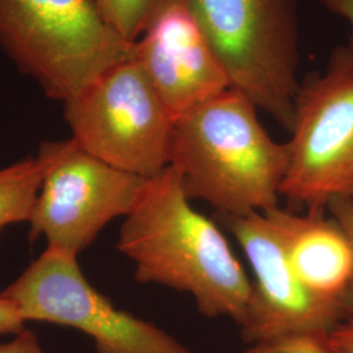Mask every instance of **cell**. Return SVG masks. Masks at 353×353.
Instances as JSON below:
<instances>
[{"label": "cell", "instance_id": "obj_1", "mask_svg": "<svg viewBox=\"0 0 353 353\" xmlns=\"http://www.w3.org/2000/svg\"><path fill=\"white\" fill-rule=\"evenodd\" d=\"M117 249L135 265V279L192 296L207 318L245 316L252 283L223 232L190 204L172 166L145 179L125 216Z\"/></svg>", "mask_w": 353, "mask_h": 353}, {"label": "cell", "instance_id": "obj_2", "mask_svg": "<svg viewBox=\"0 0 353 353\" xmlns=\"http://www.w3.org/2000/svg\"><path fill=\"white\" fill-rule=\"evenodd\" d=\"M256 110L229 88L176 119L169 166L190 201L230 216L278 207L290 148L270 137Z\"/></svg>", "mask_w": 353, "mask_h": 353}, {"label": "cell", "instance_id": "obj_3", "mask_svg": "<svg viewBox=\"0 0 353 353\" xmlns=\"http://www.w3.org/2000/svg\"><path fill=\"white\" fill-rule=\"evenodd\" d=\"M0 46L63 103L134 57V43L108 24L96 0H0Z\"/></svg>", "mask_w": 353, "mask_h": 353}, {"label": "cell", "instance_id": "obj_4", "mask_svg": "<svg viewBox=\"0 0 353 353\" xmlns=\"http://www.w3.org/2000/svg\"><path fill=\"white\" fill-rule=\"evenodd\" d=\"M230 79L280 126L292 130L300 90L297 0H188Z\"/></svg>", "mask_w": 353, "mask_h": 353}, {"label": "cell", "instance_id": "obj_5", "mask_svg": "<svg viewBox=\"0 0 353 353\" xmlns=\"http://www.w3.org/2000/svg\"><path fill=\"white\" fill-rule=\"evenodd\" d=\"M72 139L90 154L148 179L170 164L176 121L134 57L64 102Z\"/></svg>", "mask_w": 353, "mask_h": 353}, {"label": "cell", "instance_id": "obj_6", "mask_svg": "<svg viewBox=\"0 0 353 353\" xmlns=\"http://www.w3.org/2000/svg\"><path fill=\"white\" fill-rule=\"evenodd\" d=\"M41 189L29 220V239L77 256L117 217H125L145 183L103 163L75 140L43 141L37 156Z\"/></svg>", "mask_w": 353, "mask_h": 353}, {"label": "cell", "instance_id": "obj_7", "mask_svg": "<svg viewBox=\"0 0 353 353\" xmlns=\"http://www.w3.org/2000/svg\"><path fill=\"white\" fill-rule=\"evenodd\" d=\"M26 322L84 332L97 353H192L163 328L115 307L84 276L77 256L46 248L0 293Z\"/></svg>", "mask_w": 353, "mask_h": 353}, {"label": "cell", "instance_id": "obj_8", "mask_svg": "<svg viewBox=\"0 0 353 353\" xmlns=\"http://www.w3.org/2000/svg\"><path fill=\"white\" fill-rule=\"evenodd\" d=\"M280 194L323 212L336 196H353V63L335 51L325 75L300 87Z\"/></svg>", "mask_w": 353, "mask_h": 353}, {"label": "cell", "instance_id": "obj_9", "mask_svg": "<svg viewBox=\"0 0 353 353\" xmlns=\"http://www.w3.org/2000/svg\"><path fill=\"white\" fill-rule=\"evenodd\" d=\"M252 265L255 281L239 327L254 344L284 335L327 332L353 314V303L334 301L307 290L290 265L278 228L262 212L219 214Z\"/></svg>", "mask_w": 353, "mask_h": 353}, {"label": "cell", "instance_id": "obj_10", "mask_svg": "<svg viewBox=\"0 0 353 353\" xmlns=\"http://www.w3.org/2000/svg\"><path fill=\"white\" fill-rule=\"evenodd\" d=\"M134 59L174 121L230 88L227 70L188 0L152 21L134 43Z\"/></svg>", "mask_w": 353, "mask_h": 353}, {"label": "cell", "instance_id": "obj_11", "mask_svg": "<svg viewBox=\"0 0 353 353\" xmlns=\"http://www.w3.org/2000/svg\"><path fill=\"white\" fill-rule=\"evenodd\" d=\"M278 228L294 274L316 296L353 303V255L341 227L323 212H265Z\"/></svg>", "mask_w": 353, "mask_h": 353}, {"label": "cell", "instance_id": "obj_12", "mask_svg": "<svg viewBox=\"0 0 353 353\" xmlns=\"http://www.w3.org/2000/svg\"><path fill=\"white\" fill-rule=\"evenodd\" d=\"M36 157L0 169V234L11 224L29 223L41 189Z\"/></svg>", "mask_w": 353, "mask_h": 353}, {"label": "cell", "instance_id": "obj_13", "mask_svg": "<svg viewBox=\"0 0 353 353\" xmlns=\"http://www.w3.org/2000/svg\"><path fill=\"white\" fill-rule=\"evenodd\" d=\"M178 1L183 0H96L103 19L128 43H135L165 8Z\"/></svg>", "mask_w": 353, "mask_h": 353}, {"label": "cell", "instance_id": "obj_14", "mask_svg": "<svg viewBox=\"0 0 353 353\" xmlns=\"http://www.w3.org/2000/svg\"><path fill=\"white\" fill-rule=\"evenodd\" d=\"M242 353H339L327 332L284 335L250 344Z\"/></svg>", "mask_w": 353, "mask_h": 353}, {"label": "cell", "instance_id": "obj_15", "mask_svg": "<svg viewBox=\"0 0 353 353\" xmlns=\"http://www.w3.org/2000/svg\"><path fill=\"white\" fill-rule=\"evenodd\" d=\"M326 208L331 214V219L344 232L353 255V196H336L327 203Z\"/></svg>", "mask_w": 353, "mask_h": 353}, {"label": "cell", "instance_id": "obj_16", "mask_svg": "<svg viewBox=\"0 0 353 353\" xmlns=\"http://www.w3.org/2000/svg\"><path fill=\"white\" fill-rule=\"evenodd\" d=\"M26 323L16 306L0 296V335H17L26 330Z\"/></svg>", "mask_w": 353, "mask_h": 353}, {"label": "cell", "instance_id": "obj_17", "mask_svg": "<svg viewBox=\"0 0 353 353\" xmlns=\"http://www.w3.org/2000/svg\"><path fill=\"white\" fill-rule=\"evenodd\" d=\"M0 353H46L38 341L37 335L26 328L11 341L0 344Z\"/></svg>", "mask_w": 353, "mask_h": 353}, {"label": "cell", "instance_id": "obj_18", "mask_svg": "<svg viewBox=\"0 0 353 353\" xmlns=\"http://www.w3.org/2000/svg\"><path fill=\"white\" fill-rule=\"evenodd\" d=\"M327 11L339 14L343 19H345L351 26V37L350 43L345 49H343L348 59L353 63V0H318Z\"/></svg>", "mask_w": 353, "mask_h": 353}, {"label": "cell", "instance_id": "obj_19", "mask_svg": "<svg viewBox=\"0 0 353 353\" xmlns=\"http://www.w3.org/2000/svg\"><path fill=\"white\" fill-rule=\"evenodd\" d=\"M331 341L339 353H353V314L330 334Z\"/></svg>", "mask_w": 353, "mask_h": 353}]
</instances>
